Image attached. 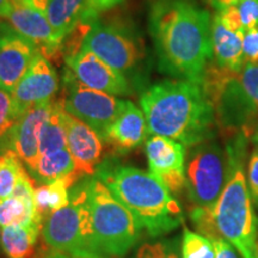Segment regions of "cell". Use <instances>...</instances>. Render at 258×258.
<instances>
[{
    "label": "cell",
    "mask_w": 258,
    "mask_h": 258,
    "mask_svg": "<svg viewBox=\"0 0 258 258\" xmlns=\"http://www.w3.org/2000/svg\"><path fill=\"white\" fill-rule=\"evenodd\" d=\"M77 176H67L35 188L34 200L36 211L42 218L66 207L70 203L69 189L78 182Z\"/></svg>",
    "instance_id": "19"
},
{
    "label": "cell",
    "mask_w": 258,
    "mask_h": 258,
    "mask_svg": "<svg viewBox=\"0 0 258 258\" xmlns=\"http://www.w3.org/2000/svg\"><path fill=\"white\" fill-rule=\"evenodd\" d=\"M51 108L53 101L30 109L18 118L8 133L10 150L18 154L30 172L34 171L40 158L41 129L49 117Z\"/></svg>",
    "instance_id": "16"
},
{
    "label": "cell",
    "mask_w": 258,
    "mask_h": 258,
    "mask_svg": "<svg viewBox=\"0 0 258 258\" xmlns=\"http://www.w3.org/2000/svg\"><path fill=\"white\" fill-rule=\"evenodd\" d=\"M24 172V163L15 151L8 148L0 154V200L14 194L16 185Z\"/></svg>",
    "instance_id": "25"
},
{
    "label": "cell",
    "mask_w": 258,
    "mask_h": 258,
    "mask_svg": "<svg viewBox=\"0 0 258 258\" xmlns=\"http://www.w3.org/2000/svg\"><path fill=\"white\" fill-rule=\"evenodd\" d=\"M17 122L11 92L0 89V138L8 134Z\"/></svg>",
    "instance_id": "28"
},
{
    "label": "cell",
    "mask_w": 258,
    "mask_h": 258,
    "mask_svg": "<svg viewBox=\"0 0 258 258\" xmlns=\"http://www.w3.org/2000/svg\"><path fill=\"white\" fill-rule=\"evenodd\" d=\"M241 88L258 109V63H245L238 73Z\"/></svg>",
    "instance_id": "29"
},
{
    "label": "cell",
    "mask_w": 258,
    "mask_h": 258,
    "mask_svg": "<svg viewBox=\"0 0 258 258\" xmlns=\"http://www.w3.org/2000/svg\"><path fill=\"white\" fill-rule=\"evenodd\" d=\"M151 173L167 190L178 194L185 186V146L173 139L152 135L145 145Z\"/></svg>",
    "instance_id": "11"
},
{
    "label": "cell",
    "mask_w": 258,
    "mask_h": 258,
    "mask_svg": "<svg viewBox=\"0 0 258 258\" xmlns=\"http://www.w3.org/2000/svg\"><path fill=\"white\" fill-rule=\"evenodd\" d=\"M183 258H215V247L212 240L202 234L185 230L182 244Z\"/></svg>",
    "instance_id": "26"
},
{
    "label": "cell",
    "mask_w": 258,
    "mask_h": 258,
    "mask_svg": "<svg viewBox=\"0 0 258 258\" xmlns=\"http://www.w3.org/2000/svg\"><path fill=\"white\" fill-rule=\"evenodd\" d=\"M38 53L34 43L9 24H0V89L11 92Z\"/></svg>",
    "instance_id": "14"
},
{
    "label": "cell",
    "mask_w": 258,
    "mask_h": 258,
    "mask_svg": "<svg viewBox=\"0 0 258 258\" xmlns=\"http://www.w3.org/2000/svg\"><path fill=\"white\" fill-rule=\"evenodd\" d=\"M234 152L205 141L191 147L185 169V185L196 206L215 208L237 167Z\"/></svg>",
    "instance_id": "7"
},
{
    "label": "cell",
    "mask_w": 258,
    "mask_h": 258,
    "mask_svg": "<svg viewBox=\"0 0 258 258\" xmlns=\"http://www.w3.org/2000/svg\"><path fill=\"white\" fill-rule=\"evenodd\" d=\"M235 8L245 31L258 27V0H238Z\"/></svg>",
    "instance_id": "31"
},
{
    "label": "cell",
    "mask_w": 258,
    "mask_h": 258,
    "mask_svg": "<svg viewBox=\"0 0 258 258\" xmlns=\"http://www.w3.org/2000/svg\"><path fill=\"white\" fill-rule=\"evenodd\" d=\"M249 185L251 198L258 205V148L252 153L249 163Z\"/></svg>",
    "instance_id": "34"
},
{
    "label": "cell",
    "mask_w": 258,
    "mask_h": 258,
    "mask_svg": "<svg viewBox=\"0 0 258 258\" xmlns=\"http://www.w3.org/2000/svg\"><path fill=\"white\" fill-rule=\"evenodd\" d=\"M10 8H11V0H0V18H4Z\"/></svg>",
    "instance_id": "37"
},
{
    "label": "cell",
    "mask_w": 258,
    "mask_h": 258,
    "mask_svg": "<svg viewBox=\"0 0 258 258\" xmlns=\"http://www.w3.org/2000/svg\"><path fill=\"white\" fill-rule=\"evenodd\" d=\"M124 0H85V8H84L83 21H92L98 18L102 12L109 11L116 5L121 4Z\"/></svg>",
    "instance_id": "32"
},
{
    "label": "cell",
    "mask_w": 258,
    "mask_h": 258,
    "mask_svg": "<svg viewBox=\"0 0 258 258\" xmlns=\"http://www.w3.org/2000/svg\"><path fill=\"white\" fill-rule=\"evenodd\" d=\"M43 238L54 250L74 258H104L93 233L85 182L74 188L66 207L44 219Z\"/></svg>",
    "instance_id": "5"
},
{
    "label": "cell",
    "mask_w": 258,
    "mask_h": 258,
    "mask_svg": "<svg viewBox=\"0 0 258 258\" xmlns=\"http://www.w3.org/2000/svg\"><path fill=\"white\" fill-rule=\"evenodd\" d=\"M132 258H179L176 247L167 241H156L141 245Z\"/></svg>",
    "instance_id": "30"
},
{
    "label": "cell",
    "mask_w": 258,
    "mask_h": 258,
    "mask_svg": "<svg viewBox=\"0 0 258 258\" xmlns=\"http://www.w3.org/2000/svg\"><path fill=\"white\" fill-rule=\"evenodd\" d=\"M93 176L105 183L132 213L139 227L152 237L165 234L182 224L179 203L151 172L106 161L99 164Z\"/></svg>",
    "instance_id": "3"
},
{
    "label": "cell",
    "mask_w": 258,
    "mask_h": 258,
    "mask_svg": "<svg viewBox=\"0 0 258 258\" xmlns=\"http://www.w3.org/2000/svg\"><path fill=\"white\" fill-rule=\"evenodd\" d=\"M191 220L203 237L214 241L222 239L214 218V209L196 206L191 211Z\"/></svg>",
    "instance_id": "27"
},
{
    "label": "cell",
    "mask_w": 258,
    "mask_h": 258,
    "mask_svg": "<svg viewBox=\"0 0 258 258\" xmlns=\"http://www.w3.org/2000/svg\"><path fill=\"white\" fill-rule=\"evenodd\" d=\"M243 56L244 63H258V27L245 31Z\"/></svg>",
    "instance_id": "33"
},
{
    "label": "cell",
    "mask_w": 258,
    "mask_h": 258,
    "mask_svg": "<svg viewBox=\"0 0 258 258\" xmlns=\"http://www.w3.org/2000/svg\"><path fill=\"white\" fill-rule=\"evenodd\" d=\"M43 218L38 214L35 200L23 199L11 195L0 200V227L8 226H41L43 227Z\"/></svg>",
    "instance_id": "21"
},
{
    "label": "cell",
    "mask_w": 258,
    "mask_h": 258,
    "mask_svg": "<svg viewBox=\"0 0 258 258\" xmlns=\"http://www.w3.org/2000/svg\"><path fill=\"white\" fill-rule=\"evenodd\" d=\"M66 95L63 106L66 112L83 121L104 138L116 116L120 112L123 101L109 93L86 88L66 70L64 74Z\"/></svg>",
    "instance_id": "9"
},
{
    "label": "cell",
    "mask_w": 258,
    "mask_h": 258,
    "mask_svg": "<svg viewBox=\"0 0 258 258\" xmlns=\"http://www.w3.org/2000/svg\"><path fill=\"white\" fill-rule=\"evenodd\" d=\"M214 218L221 237L233 245L243 258H258L257 219L240 166L235 167L219 198Z\"/></svg>",
    "instance_id": "6"
},
{
    "label": "cell",
    "mask_w": 258,
    "mask_h": 258,
    "mask_svg": "<svg viewBox=\"0 0 258 258\" xmlns=\"http://www.w3.org/2000/svg\"><path fill=\"white\" fill-rule=\"evenodd\" d=\"M213 8L215 10H221L225 8H228V6L235 5L238 3V0H211Z\"/></svg>",
    "instance_id": "36"
},
{
    "label": "cell",
    "mask_w": 258,
    "mask_h": 258,
    "mask_svg": "<svg viewBox=\"0 0 258 258\" xmlns=\"http://www.w3.org/2000/svg\"><path fill=\"white\" fill-rule=\"evenodd\" d=\"M85 185L97 245L105 256H124L137 243L141 228L102 179L93 176Z\"/></svg>",
    "instance_id": "4"
},
{
    "label": "cell",
    "mask_w": 258,
    "mask_h": 258,
    "mask_svg": "<svg viewBox=\"0 0 258 258\" xmlns=\"http://www.w3.org/2000/svg\"><path fill=\"white\" fill-rule=\"evenodd\" d=\"M147 134L148 127L144 111L132 102L123 101L118 115L106 129L103 141L111 145L117 152L124 153L140 146Z\"/></svg>",
    "instance_id": "17"
},
{
    "label": "cell",
    "mask_w": 258,
    "mask_h": 258,
    "mask_svg": "<svg viewBox=\"0 0 258 258\" xmlns=\"http://www.w3.org/2000/svg\"><path fill=\"white\" fill-rule=\"evenodd\" d=\"M245 31L228 28L215 14L212 19L213 61L222 69L239 73L244 67L243 38Z\"/></svg>",
    "instance_id": "18"
},
{
    "label": "cell",
    "mask_w": 258,
    "mask_h": 258,
    "mask_svg": "<svg viewBox=\"0 0 258 258\" xmlns=\"http://www.w3.org/2000/svg\"><path fill=\"white\" fill-rule=\"evenodd\" d=\"M31 173L36 180L43 184L62 178V177L72 175L77 176L76 164H74L72 154L70 153L67 147L56 151V152L40 156L36 166Z\"/></svg>",
    "instance_id": "24"
},
{
    "label": "cell",
    "mask_w": 258,
    "mask_h": 258,
    "mask_svg": "<svg viewBox=\"0 0 258 258\" xmlns=\"http://www.w3.org/2000/svg\"><path fill=\"white\" fill-rule=\"evenodd\" d=\"M42 258H74L72 256H70V254H66L63 252H60V251H56L54 250L53 252H49L46 256H43Z\"/></svg>",
    "instance_id": "38"
},
{
    "label": "cell",
    "mask_w": 258,
    "mask_h": 258,
    "mask_svg": "<svg viewBox=\"0 0 258 258\" xmlns=\"http://www.w3.org/2000/svg\"><path fill=\"white\" fill-rule=\"evenodd\" d=\"M59 90V77L50 60L38 53L11 91L17 120L35 106L53 101Z\"/></svg>",
    "instance_id": "10"
},
{
    "label": "cell",
    "mask_w": 258,
    "mask_h": 258,
    "mask_svg": "<svg viewBox=\"0 0 258 258\" xmlns=\"http://www.w3.org/2000/svg\"><path fill=\"white\" fill-rule=\"evenodd\" d=\"M67 71L86 88L112 96H127L132 92L127 77L105 63L95 54L80 49L64 59Z\"/></svg>",
    "instance_id": "12"
},
{
    "label": "cell",
    "mask_w": 258,
    "mask_h": 258,
    "mask_svg": "<svg viewBox=\"0 0 258 258\" xmlns=\"http://www.w3.org/2000/svg\"><path fill=\"white\" fill-rule=\"evenodd\" d=\"M67 148L76 164V175L80 179L93 176L101 164L103 139L91 127L64 110Z\"/></svg>",
    "instance_id": "15"
},
{
    "label": "cell",
    "mask_w": 258,
    "mask_h": 258,
    "mask_svg": "<svg viewBox=\"0 0 258 258\" xmlns=\"http://www.w3.org/2000/svg\"><path fill=\"white\" fill-rule=\"evenodd\" d=\"M12 3H19V4H29L31 0H11Z\"/></svg>",
    "instance_id": "39"
},
{
    "label": "cell",
    "mask_w": 258,
    "mask_h": 258,
    "mask_svg": "<svg viewBox=\"0 0 258 258\" xmlns=\"http://www.w3.org/2000/svg\"><path fill=\"white\" fill-rule=\"evenodd\" d=\"M82 49L91 51L124 76L137 69L143 59V46L131 28L98 18L91 21Z\"/></svg>",
    "instance_id": "8"
},
{
    "label": "cell",
    "mask_w": 258,
    "mask_h": 258,
    "mask_svg": "<svg viewBox=\"0 0 258 258\" xmlns=\"http://www.w3.org/2000/svg\"><path fill=\"white\" fill-rule=\"evenodd\" d=\"M213 244L215 247V258H239L235 252V247L224 238L214 240Z\"/></svg>",
    "instance_id": "35"
},
{
    "label": "cell",
    "mask_w": 258,
    "mask_h": 258,
    "mask_svg": "<svg viewBox=\"0 0 258 258\" xmlns=\"http://www.w3.org/2000/svg\"><path fill=\"white\" fill-rule=\"evenodd\" d=\"M4 19L17 34L34 43L47 59L50 60L61 53L62 40L54 31L43 10L11 2Z\"/></svg>",
    "instance_id": "13"
},
{
    "label": "cell",
    "mask_w": 258,
    "mask_h": 258,
    "mask_svg": "<svg viewBox=\"0 0 258 258\" xmlns=\"http://www.w3.org/2000/svg\"><path fill=\"white\" fill-rule=\"evenodd\" d=\"M67 147V132L64 124L63 99L53 101L50 115L41 129L40 156L53 153Z\"/></svg>",
    "instance_id": "23"
},
{
    "label": "cell",
    "mask_w": 258,
    "mask_h": 258,
    "mask_svg": "<svg viewBox=\"0 0 258 258\" xmlns=\"http://www.w3.org/2000/svg\"><path fill=\"white\" fill-rule=\"evenodd\" d=\"M254 141H256V143L258 144V129H257L256 134H254Z\"/></svg>",
    "instance_id": "40"
},
{
    "label": "cell",
    "mask_w": 258,
    "mask_h": 258,
    "mask_svg": "<svg viewBox=\"0 0 258 258\" xmlns=\"http://www.w3.org/2000/svg\"><path fill=\"white\" fill-rule=\"evenodd\" d=\"M148 133L195 146L211 140L215 111L201 83L167 79L148 88L140 98Z\"/></svg>",
    "instance_id": "2"
},
{
    "label": "cell",
    "mask_w": 258,
    "mask_h": 258,
    "mask_svg": "<svg viewBox=\"0 0 258 258\" xmlns=\"http://www.w3.org/2000/svg\"><path fill=\"white\" fill-rule=\"evenodd\" d=\"M41 226H8L2 230V250L8 258H31Z\"/></svg>",
    "instance_id": "22"
},
{
    "label": "cell",
    "mask_w": 258,
    "mask_h": 258,
    "mask_svg": "<svg viewBox=\"0 0 258 258\" xmlns=\"http://www.w3.org/2000/svg\"><path fill=\"white\" fill-rule=\"evenodd\" d=\"M84 8L85 0H47V18L62 42L80 23Z\"/></svg>",
    "instance_id": "20"
},
{
    "label": "cell",
    "mask_w": 258,
    "mask_h": 258,
    "mask_svg": "<svg viewBox=\"0 0 258 258\" xmlns=\"http://www.w3.org/2000/svg\"><path fill=\"white\" fill-rule=\"evenodd\" d=\"M2 230L3 228L0 227V249H2Z\"/></svg>",
    "instance_id": "41"
},
{
    "label": "cell",
    "mask_w": 258,
    "mask_h": 258,
    "mask_svg": "<svg viewBox=\"0 0 258 258\" xmlns=\"http://www.w3.org/2000/svg\"><path fill=\"white\" fill-rule=\"evenodd\" d=\"M150 32L161 72L201 83L213 59L207 10L190 0H157L150 11Z\"/></svg>",
    "instance_id": "1"
}]
</instances>
